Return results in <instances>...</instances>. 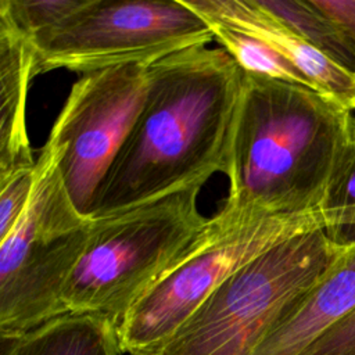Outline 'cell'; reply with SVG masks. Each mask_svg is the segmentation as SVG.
<instances>
[{"mask_svg": "<svg viewBox=\"0 0 355 355\" xmlns=\"http://www.w3.org/2000/svg\"><path fill=\"white\" fill-rule=\"evenodd\" d=\"M241 79L243 69L222 47L196 46L151 64L144 103L90 219L202 187L225 173Z\"/></svg>", "mask_w": 355, "mask_h": 355, "instance_id": "6da1fadb", "label": "cell"}, {"mask_svg": "<svg viewBox=\"0 0 355 355\" xmlns=\"http://www.w3.org/2000/svg\"><path fill=\"white\" fill-rule=\"evenodd\" d=\"M355 157V116L334 98L243 71L225 202L262 214L327 209Z\"/></svg>", "mask_w": 355, "mask_h": 355, "instance_id": "7a4b0ae2", "label": "cell"}, {"mask_svg": "<svg viewBox=\"0 0 355 355\" xmlns=\"http://www.w3.org/2000/svg\"><path fill=\"white\" fill-rule=\"evenodd\" d=\"M349 245L318 229L250 261L164 343L132 355H252Z\"/></svg>", "mask_w": 355, "mask_h": 355, "instance_id": "3957f363", "label": "cell"}, {"mask_svg": "<svg viewBox=\"0 0 355 355\" xmlns=\"http://www.w3.org/2000/svg\"><path fill=\"white\" fill-rule=\"evenodd\" d=\"M190 187L93 219L85 251L64 290L67 313H97L118 327L207 225Z\"/></svg>", "mask_w": 355, "mask_h": 355, "instance_id": "277c9868", "label": "cell"}, {"mask_svg": "<svg viewBox=\"0 0 355 355\" xmlns=\"http://www.w3.org/2000/svg\"><path fill=\"white\" fill-rule=\"evenodd\" d=\"M329 226L326 209L269 215L225 202L123 316L118 324L121 352L132 355L164 343L250 261L290 237Z\"/></svg>", "mask_w": 355, "mask_h": 355, "instance_id": "5b68a950", "label": "cell"}, {"mask_svg": "<svg viewBox=\"0 0 355 355\" xmlns=\"http://www.w3.org/2000/svg\"><path fill=\"white\" fill-rule=\"evenodd\" d=\"M93 219L75 207L47 139L35 164L29 204L0 240V337L15 338L65 315V286L79 262Z\"/></svg>", "mask_w": 355, "mask_h": 355, "instance_id": "8992f818", "label": "cell"}, {"mask_svg": "<svg viewBox=\"0 0 355 355\" xmlns=\"http://www.w3.org/2000/svg\"><path fill=\"white\" fill-rule=\"evenodd\" d=\"M212 40L209 25L183 0H85L33 42L36 73L64 68L85 75L119 65H151Z\"/></svg>", "mask_w": 355, "mask_h": 355, "instance_id": "52a82bcc", "label": "cell"}, {"mask_svg": "<svg viewBox=\"0 0 355 355\" xmlns=\"http://www.w3.org/2000/svg\"><path fill=\"white\" fill-rule=\"evenodd\" d=\"M146 64H129L82 75L49 135L60 150V171L78 211L90 209L146 98Z\"/></svg>", "mask_w": 355, "mask_h": 355, "instance_id": "ba28073f", "label": "cell"}, {"mask_svg": "<svg viewBox=\"0 0 355 355\" xmlns=\"http://www.w3.org/2000/svg\"><path fill=\"white\" fill-rule=\"evenodd\" d=\"M207 22H216L276 50L287 58L320 93L355 111V73L343 68L311 46L280 21L269 15L255 0H183Z\"/></svg>", "mask_w": 355, "mask_h": 355, "instance_id": "9c48e42d", "label": "cell"}, {"mask_svg": "<svg viewBox=\"0 0 355 355\" xmlns=\"http://www.w3.org/2000/svg\"><path fill=\"white\" fill-rule=\"evenodd\" d=\"M36 75V46L0 0V179L36 164L26 129V98Z\"/></svg>", "mask_w": 355, "mask_h": 355, "instance_id": "30bf717a", "label": "cell"}, {"mask_svg": "<svg viewBox=\"0 0 355 355\" xmlns=\"http://www.w3.org/2000/svg\"><path fill=\"white\" fill-rule=\"evenodd\" d=\"M355 311V240L333 268L261 341L252 355H301Z\"/></svg>", "mask_w": 355, "mask_h": 355, "instance_id": "8fae6325", "label": "cell"}, {"mask_svg": "<svg viewBox=\"0 0 355 355\" xmlns=\"http://www.w3.org/2000/svg\"><path fill=\"white\" fill-rule=\"evenodd\" d=\"M3 355H119L116 324L104 315L65 313L15 338Z\"/></svg>", "mask_w": 355, "mask_h": 355, "instance_id": "7c38bea8", "label": "cell"}, {"mask_svg": "<svg viewBox=\"0 0 355 355\" xmlns=\"http://www.w3.org/2000/svg\"><path fill=\"white\" fill-rule=\"evenodd\" d=\"M255 3L330 60L355 73V46L312 6L311 0H255Z\"/></svg>", "mask_w": 355, "mask_h": 355, "instance_id": "4fadbf2b", "label": "cell"}, {"mask_svg": "<svg viewBox=\"0 0 355 355\" xmlns=\"http://www.w3.org/2000/svg\"><path fill=\"white\" fill-rule=\"evenodd\" d=\"M207 24L214 33V40L233 57L244 72L316 90L287 58L261 40L222 24Z\"/></svg>", "mask_w": 355, "mask_h": 355, "instance_id": "5bb4252c", "label": "cell"}, {"mask_svg": "<svg viewBox=\"0 0 355 355\" xmlns=\"http://www.w3.org/2000/svg\"><path fill=\"white\" fill-rule=\"evenodd\" d=\"M17 26L33 42L61 25L85 0H1Z\"/></svg>", "mask_w": 355, "mask_h": 355, "instance_id": "9a60e30c", "label": "cell"}, {"mask_svg": "<svg viewBox=\"0 0 355 355\" xmlns=\"http://www.w3.org/2000/svg\"><path fill=\"white\" fill-rule=\"evenodd\" d=\"M35 184V166L17 171L0 179V240L4 239L25 212Z\"/></svg>", "mask_w": 355, "mask_h": 355, "instance_id": "2e32d148", "label": "cell"}, {"mask_svg": "<svg viewBox=\"0 0 355 355\" xmlns=\"http://www.w3.org/2000/svg\"><path fill=\"white\" fill-rule=\"evenodd\" d=\"M326 211L327 232L344 243L355 240V157Z\"/></svg>", "mask_w": 355, "mask_h": 355, "instance_id": "e0dca14e", "label": "cell"}, {"mask_svg": "<svg viewBox=\"0 0 355 355\" xmlns=\"http://www.w3.org/2000/svg\"><path fill=\"white\" fill-rule=\"evenodd\" d=\"M301 355H355V311L327 329Z\"/></svg>", "mask_w": 355, "mask_h": 355, "instance_id": "ac0fdd59", "label": "cell"}, {"mask_svg": "<svg viewBox=\"0 0 355 355\" xmlns=\"http://www.w3.org/2000/svg\"><path fill=\"white\" fill-rule=\"evenodd\" d=\"M354 46H355V0H311Z\"/></svg>", "mask_w": 355, "mask_h": 355, "instance_id": "d6986e66", "label": "cell"}]
</instances>
